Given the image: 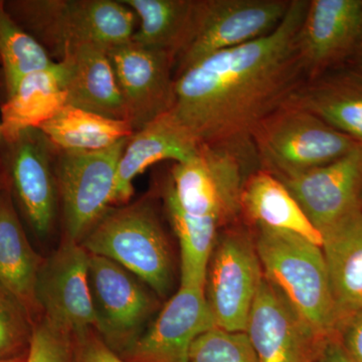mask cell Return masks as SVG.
Here are the masks:
<instances>
[{"label": "cell", "mask_w": 362, "mask_h": 362, "mask_svg": "<svg viewBox=\"0 0 362 362\" xmlns=\"http://www.w3.org/2000/svg\"><path fill=\"white\" fill-rule=\"evenodd\" d=\"M290 4L291 0H202L194 37L175 59V78L206 57L269 35Z\"/></svg>", "instance_id": "30bf717a"}, {"label": "cell", "mask_w": 362, "mask_h": 362, "mask_svg": "<svg viewBox=\"0 0 362 362\" xmlns=\"http://www.w3.org/2000/svg\"><path fill=\"white\" fill-rule=\"evenodd\" d=\"M121 1L130 7L140 21L133 42L168 52L175 61L192 42L202 7V0Z\"/></svg>", "instance_id": "d4e9b609"}, {"label": "cell", "mask_w": 362, "mask_h": 362, "mask_svg": "<svg viewBox=\"0 0 362 362\" xmlns=\"http://www.w3.org/2000/svg\"><path fill=\"white\" fill-rule=\"evenodd\" d=\"M89 284L96 332L117 354L146 330L159 307L158 296L122 266L90 254Z\"/></svg>", "instance_id": "ba28073f"}, {"label": "cell", "mask_w": 362, "mask_h": 362, "mask_svg": "<svg viewBox=\"0 0 362 362\" xmlns=\"http://www.w3.org/2000/svg\"><path fill=\"white\" fill-rule=\"evenodd\" d=\"M263 279L252 235L239 228H228L218 235L204 286L216 327L246 332Z\"/></svg>", "instance_id": "9c48e42d"}, {"label": "cell", "mask_w": 362, "mask_h": 362, "mask_svg": "<svg viewBox=\"0 0 362 362\" xmlns=\"http://www.w3.org/2000/svg\"><path fill=\"white\" fill-rule=\"evenodd\" d=\"M286 105L310 112L362 144V71L344 65L305 81Z\"/></svg>", "instance_id": "d6986e66"}, {"label": "cell", "mask_w": 362, "mask_h": 362, "mask_svg": "<svg viewBox=\"0 0 362 362\" xmlns=\"http://www.w3.org/2000/svg\"><path fill=\"white\" fill-rule=\"evenodd\" d=\"M337 337L354 361L362 362V310L346 317L340 323Z\"/></svg>", "instance_id": "d6a6232c"}, {"label": "cell", "mask_w": 362, "mask_h": 362, "mask_svg": "<svg viewBox=\"0 0 362 362\" xmlns=\"http://www.w3.org/2000/svg\"><path fill=\"white\" fill-rule=\"evenodd\" d=\"M54 62L40 42L13 20L4 0H0V66L6 97L21 78Z\"/></svg>", "instance_id": "83f0119b"}, {"label": "cell", "mask_w": 362, "mask_h": 362, "mask_svg": "<svg viewBox=\"0 0 362 362\" xmlns=\"http://www.w3.org/2000/svg\"><path fill=\"white\" fill-rule=\"evenodd\" d=\"M64 70L59 62L21 78L0 106L2 140L13 142L28 129H39L66 105Z\"/></svg>", "instance_id": "7402d4cb"}, {"label": "cell", "mask_w": 362, "mask_h": 362, "mask_svg": "<svg viewBox=\"0 0 362 362\" xmlns=\"http://www.w3.org/2000/svg\"><path fill=\"white\" fill-rule=\"evenodd\" d=\"M33 323L25 306L0 285V361L28 356Z\"/></svg>", "instance_id": "f1b7e54d"}, {"label": "cell", "mask_w": 362, "mask_h": 362, "mask_svg": "<svg viewBox=\"0 0 362 362\" xmlns=\"http://www.w3.org/2000/svg\"><path fill=\"white\" fill-rule=\"evenodd\" d=\"M188 362L259 361L246 332H230L214 327L195 339Z\"/></svg>", "instance_id": "f546056e"}, {"label": "cell", "mask_w": 362, "mask_h": 362, "mask_svg": "<svg viewBox=\"0 0 362 362\" xmlns=\"http://www.w3.org/2000/svg\"><path fill=\"white\" fill-rule=\"evenodd\" d=\"M26 356L18 357V358L9 359V361H2L0 362H25Z\"/></svg>", "instance_id": "8d00e7d4"}, {"label": "cell", "mask_w": 362, "mask_h": 362, "mask_svg": "<svg viewBox=\"0 0 362 362\" xmlns=\"http://www.w3.org/2000/svg\"><path fill=\"white\" fill-rule=\"evenodd\" d=\"M89 259V252L80 243L64 237L56 251L45 259L35 285L40 314L74 337L96 331Z\"/></svg>", "instance_id": "8fae6325"}, {"label": "cell", "mask_w": 362, "mask_h": 362, "mask_svg": "<svg viewBox=\"0 0 362 362\" xmlns=\"http://www.w3.org/2000/svg\"><path fill=\"white\" fill-rule=\"evenodd\" d=\"M8 173H7V166L6 161V154L4 149L0 150V192L8 183Z\"/></svg>", "instance_id": "e575fe53"}, {"label": "cell", "mask_w": 362, "mask_h": 362, "mask_svg": "<svg viewBox=\"0 0 362 362\" xmlns=\"http://www.w3.org/2000/svg\"><path fill=\"white\" fill-rule=\"evenodd\" d=\"M2 139L1 130H0V140Z\"/></svg>", "instance_id": "74e56055"}, {"label": "cell", "mask_w": 362, "mask_h": 362, "mask_svg": "<svg viewBox=\"0 0 362 362\" xmlns=\"http://www.w3.org/2000/svg\"><path fill=\"white\" fill-rule=\"evenodd\" d=\"M321 235V249L341 323L362 310V206Z\"/></svg>", "instance_id": "603a6c76"}, {"label": "cell", "mask_w": 362, "mask_h": 362, "mask_svg": "<svg viewBox=\"0 0 362 362\" xmlns=\"http://www.w3.org/2000/svg\"><path fill=\"white\" fill-rule=\"evenodd\" d=\"M298 45L307 80L347 65L361 51L362 0H309Z\"/></svg>", "instance_id": "5bb4252c"}, {"label": "cell", "mask_w": 362, "mask_h": 362, "mask_svg": "<svg viewBox=\"0 0 362 362\" xmlns=\"http://www.w3.org/2000/svg\"><path fill=\"white\" fill-rule=\"evenodd\" d=\"M90 255L122 266L143 281L158 297L173 284L170 246L152 202L111 206L80 243Z\"/></svg>", "instance_id": "277c9868"}, {"label": "cell", "mask_w": 362, "mask_h": 362, "mask_svg": "<svg viewBox=\"0 0 362 362\" xmlns=\"http://www.w3.org/2000/svg\"><path fill=\"white\" fill-rule=\"evenodd\" d=\"M39 129L61 151H100L134 134L127 121L108 118L70 105H66Z\"/></svg>", "instance_id": "484cf974"}, {"label": "cell", "mask_w": 362, "mask_h": 362, "mask_svg": "<svg viewBox=\"0 0 362 362\" xmlns=\"http://www.w3.org/2000/svg\"><path fill=\"white\" fill-rule=\"evenodd\" d=\"M25 362H76L73 335L40 316L33 323Z\"/></svg>", "instance_id": "4dcf8cb0"}, {"label": "cell", "mask_w": 362, "mask_h": 362, "mask_svg": "<svg viewBox=\"0 0 362 362\" xmlns=\"http://www.w3.org/2000/svg\"><path fill=\"white\" fill-rule=\"evenodd\" d=\"M126 116L137 131L170 111L175 95V58L133 42L108 49Z\"/></svg>", "instance_id": "4fadbf2b"}, {"label": "cell", "mask_w": 362, "mask_h": 362, "mask_svg": "<svg viewBox=\"0 0 362 362\" xmlns=\"http://www.w3.org/2000/svg\"><path fill=\"white\" fill-rule=\"evenodd\" d=\"M240 218L252 226L295 233L322 246V235L279 178L263 169L247 175L240 199Z\"/></svg>", "instance_id": "cb8c5ba5"}, {"label": "cell", "mask_w": 362, "mask_h": 362, "mask_svg": "<svg viewBox=\"0 0 362 362\" xmlns=\"http://www.w3.org/2000/svg\"><path fill=\"white\" fill-rule=\"evenodd\" d=\"M264 277L319 334H337V303L322 249L295 233L255 226Z\"/></svg>", "instance_id": "7a4b0ae2"}, {"label": "cell", "mask_w": 362, "mask_h": 362, "mask_svg": "<svg viewBox=\"0 0 362 362\" xmlns=\"http://www.w3.org/2000/svg\"><path fill=\"white\" fill-rule=\"evenodd\" d=\"M314 362H356L343 347L337 334L328 337L319 350Z\"/></svg>", "instance_id": "836d02e7"}, {"label": "cell", "mask_w": 362, "mask_h": 362, "mask_svg": "<svg viewBox=\"0 0 362 362\" xmlns=\"http://www.w3.org/2000/svg\"><path fill=\"white\" fill-rule=\"evenodd\" d=\"M4 4L13 20L58 61L68 47L110 49L130 42L136 30L137 16L121 0H11Z\"/></svg>", "instance_id": "3957f363"}, {"label": "cell", "mask_w": 362, "mask_h": 362, "mask_svg": "<svg viewBox=\"0 0 362 362\" xmlns=\"http://www.w3.org/2000/svg\"><path fill=\"white\" fill-rule=\"evenodd\" d=\"M199 150L197 143L168 115L137 131L119 161L112 206L129 204L134 192L133 181L150 166L163 160L187 161Z\"/></svg>", "instance_id": "ffe728a7"}, {"label": "cell", "mask_w": 362, "mask_h": 362, "mask_svg": "<svg viewBox=\"0 0 362 362\" xmlns=\"http://www.w3.org/2000/svg\"><path fill=\"white\" fill-rule=\"evenodd\" d=\"M361 206H362V195H361Z\"/></svg>", "instance_id": "f35d334b"}, {"label": "cell", "mask_w": 362, "mask_h": 362, "mask_svg": "<svg viewBox=\"0 0 362 362\" xmlns=\"http://www.w3.org/2000/svg\"><path fill=\"white\" fill-rule=\"evenodd\" d=\"M252 143L259 168L281 181L337 160L359 144L310 112L286 104L259 124Z\"/></svg>", "instance_id": "5b68a950"}, {"label": "cell", "mask_w": 362, "mask_h": 362, "mask_svg": "<svg viewBox=\"0 0 362 362\" xmlns=\"http://www.w3.org/2000/svg\"><path fill=\"white\" fill-rule=\"evenodd\" d=\"M164 206L180 247V285L206 286L207 267L218 242L221 226L209 218H197L178 206L168 181L163 187Z\"/></svg>", "instance_id": "4316f807"}, {"label": "cell", "mask_w": 362, "mask_h": 362, "mask_svg": "<svg viewBox=\"0 0 362 362\" xmlns=\"http://www.w3.org/2000/svg\"><path fill=\"white\" fill-rule=\"evenodd\" d=\"M282 182L322 233L361 206L362 144L337 160Z\"/></svg>", "instance_id": "e0dca14e"}, {"label": "cell", "mask_w": 362, "mask_h": 362, "mask_svg": "<svg viewBox=\"0 0 362 362\" xmlns=\"http://www.w3.org/2000/svg\"><path fill=\"white\" fill-rule=\"evenodd\" d=\"M58 62L64 70L66 105L127 121L108 49L94 45H74L66 47Z\"/></svg>", "instance_id": "ac0fdd59"}, {"label": "cell", "mask_w": 362, "mask_h": 362, "mask_svg": "<svg viewBox=\"0 0 362 362\" xmlns=\"http://www.w3.org/2000/svg\"><path fill=\"white\" fill-rule=\"evenodd\" d=\"M14 202L33 233L49 237L58 218L57 149L40 129H28L4 148Z\"/></svg>", "instance_id": "7c38bea8"}, {"label": "cell", "mask_w": 362, "mask_h": 362, "mask_svg": "<svg viewBox=\"0 0 362 362\" xmlns=\"http://www.w3.org/2000/svg\"><path fill=\"white\" fill-rule=\"evenodd\" d=\"M129 139L100 151L57 149L56 175L64 237L81 243L110 209L119 161Z\"/></svg>", "instance_id": "52a82bcc"}, {"label": "cell", "mask_w": 362, "mask_h": 362, "mask_svg": "<svg viewBox=\"0 0 362 362\" xmlns=\"http://www.w3.org/2000/svg\"><path fill=\"white\" fill-rule=\"evenodd\" d=\"M361 51H362V47H361Z\"/></svg>", "instance_id": "ab89813d"}, {"label": "cell", "mask_w": 362, "mask_h": 362, "mask_svg": "<svg viewBox=\"0 0 362 362\" xmlns=\"http://www.w3.org/2000/svg\"><path fill=\"white\" fill-rule=\"evenodd\" d=\"M44 261L28 242L8 181L0 192V285L25 306L33 321L42 315L35 285Z\"/></svg>", "instance_id": "44dd1931"}, {"label": "cell", "mask_w": 362, "mask_h": 362, "mask_svg": "<svg viewBox=\"0 0 362 362\" xmlns=\"http://www.w3.org/2000/svg\"><path fill=\"white\" fill-rule=\"evenodd\" d=\"M347 65L354 66L357 70L362 71V51L359 52L358 54H357L356 56L354 57L349 64H347Z\"/></svg>", "instance_id": "d590c367"}, {"label": "cell", "mask_w": 362, "mask_h": 362, "mask_svg": "<svg viewBox=\"0 0 362 362\" xmlns=\"http://www.w3.org/2000/svg\"><path fill=\"white\" fill-rule=\"evenodd\" d=\"M76 362H127L109 349L95 330L74 337Z\"/></svg>", "instance_id": "1f68e13d"}, {"label": "cell", "mask_w": 362, "mask_h": 362, "mask_svg": "<svg viewBox=\"0 0 362 362\" xmlns=\"http://www.w3.org/2000/svg\"><path fill=\"white\" fill-rule=\"evenodd\" d=\"M246 333L259 362H314L328 338L317 333L265 277Z\"/></svg>", "instance_id": "2e32d148"}, {"label": "cell", "mask_w": 362, "mask_h": 362, "mask_svg": "<svg viewBox=\"0 0 362 362\" xmlns=\"http://www.w3.org/2000/svg\"><path fill=\"white\" fill-rule=\"evenodd\" d=\"M308 2L291 0L275 30L206 57L175 78L166 115L199 148L228 150L259 168L255 130L307 80L298 42Z\"/></svg>", "instance_id": "6da1fadb"}, {"label": "cell", "mask_w": 362, "mask_h": 362, "mask_svg": "<svg viewBox=\"0 0 362 362\" xmlns=\"http://www.w3.org/2000/svg\"><path fill=\"white\" fill-rule=\"evenodd\" d=\"M255 170L233 152L201 147L197 156L175 162L166 181L185 213L209 218L223 228L240 218L243 188Z\"/></svg>", "instance_id": "8992f818"}, {"label": "cell", "mask_w": 362, "mask_h": 362, "mask_svg": "<svg viewBox=\"0 0 362 362\" xmlns=\"http://www.w3.org/2000/svg\"><path fill=\"white\" fill-rule=\"evenodd\" d=\"M214 327L204 287L180 285L141 337L119 356L127 362H188L195 339Z\"/></svg>", "instance_id": "9a60e30c"}]
</instances>
